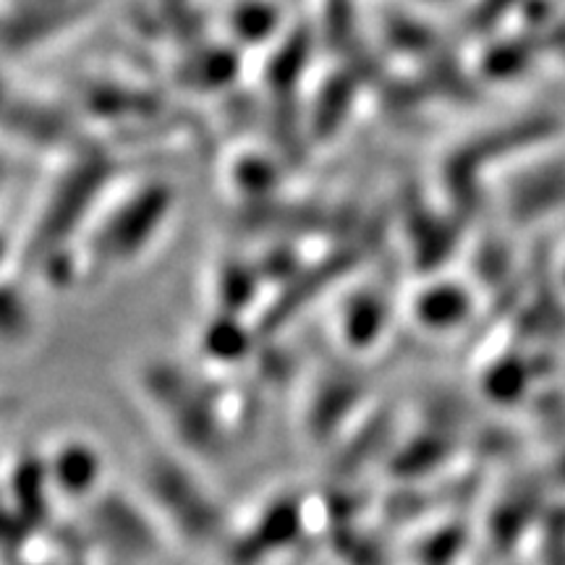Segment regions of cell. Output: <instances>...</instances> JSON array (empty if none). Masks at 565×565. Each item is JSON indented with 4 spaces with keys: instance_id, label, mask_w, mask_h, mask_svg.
Returning <instances> with one entry per match:
<instances>
[]
</instances>
